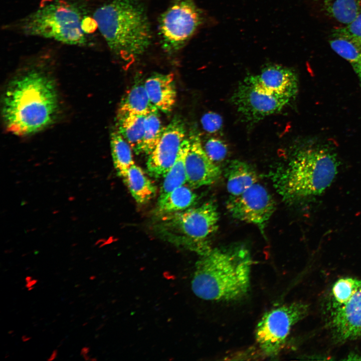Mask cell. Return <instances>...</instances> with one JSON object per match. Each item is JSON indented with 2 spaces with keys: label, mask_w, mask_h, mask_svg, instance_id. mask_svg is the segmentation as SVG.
<instances>
[{
  "label": "cell",
  "mask_w": 361,
  "mask_h": 361,
  "mask_svg": "<svg viewBox=\"0 0 361 361\" xmlns=\"http://www.w3.org/2000/svg\"><path fill=\"white\" fill-rule=\"evenodd\" d=\"M329 44L336 54L350 65L361 88V47L347 39L339 37H332Z\"/></svg>",
  "instance_id": "cb8c5ba5"
},
{
  "label": "cell",
  "mask_w": 361,
  "mask_h": 361,
  "mask_svg": "<svg viewBox=\"0 0 361 361\" xmlns=\"http://www.w3.org/2000/svg\"><path fill=\"white\" fill-rule=\"evenodd\" d=\"M38 281V280L37 279H33L30 281L26 283L25 287L28 289L30 287L34 286L37 283Z\"/></svg>",
  "instance_id": "4dcf8cb0"
},
{
  "label": "cell",
  "mask_w": 361,
  "mask_h": 361,
  "mask_svg": "<svg viewBox=\"0 0 361 361\" xmlns=\"http://www.w3.org/2000/svg\"><path fill=\"white\" fill-rule=\"evenodd\" d=\"M123 179L138 204L147 203L155 195V186L142 169L135 163L129 167Z\"/></svg>",
  "instance_id": "d6986e66"
},
{
  "label": "cell",
  "mask_w": 361,
  "mask_h": 361,
  "mask_svg": "<svg viewBox=\"0 0 361 361\" xmlns=\"http://www.w3.org/2000/svg\"><path fill=\"white\" fill-rule=\"evenodd\" d=\"M158 111L145 116L141 152L149 155L159 141L165 129Z\"/></svg>",
  "instance_id": "484cf974"
},
{
  "label": "cell",
  "mask_w": 361,
  "mask_h": 361,
  "mask_svg": "<svg viewBox=\"0 0 361 361\" xmlns=\"http://www.w3.org/2000/svg\"><path fill=\"white\" fill-rule=\"evenodd\" d=\"M326 11L342 25L351 22L361 13V0H322Z\"/></svg>",
  "instance_id": "603a6c76"
},
{
  "label": "cell",
  "mask_w": 361,
  "mask_h": 361,
  "mask_svg": "<svg viewBox=\"0 0 361 361\" xmlns=\"http://www.w3.org/2000/svg\"><path fill=\"white\" fill-rule=\"evenodd\" d=\"M202 22L194 0H174L161 15L159 33L163 49L176 52L184 47Z\"/></svg>",
  "instance_id": "ba28073f"
},
{
  "label": "cell",
  "mask_w": 361,
  "mask_h": 361,
  "mask_svg": "<svg viewBox=\"0 0 361 361\" xmlns=\"http://www.w3.org/2000/svg\"><path fill=\"white\" fill-rule=\"evenodd\" d=\"M145 116L128 114L117 115V130L134 151L141 153Z\"/></svg>",
  "instance_id": "ffe728a7"
},
{
  "label": "cell",
  "mask_w": 361,
  "mask_h": 361,
  "mask_svg": "<svg viewBox=\"0 0 361 361\" xmlns=\"http://www.w3.org/2000/svg\"><path fill=\"white\" fill-rule=\"evenodd\" d=\"M95 278V276H92V275L89 277V279L91 280H94Z\"/></svg>",
  "instance_id": "d590c367"
},
{
  "label": "cell",
  "mask_w": 361,
  "mask_h": 361,
  "mask_svg": "<svg viewBox=\"0 0 361 361\" xmlns=\"http://www.w3.org/2000/svg\"><path fill=\"white\" fill-rule=\"evenodd\" d=\"M201 121L204 129L209 133L218 131L221 129L223 122L221 116L213 112L205 113Z\"/></svg>",
  "instance_id": "f1b7e54d"
},
{
  "label": "cell",
  "mask_w": 361,
  "mask_h": 361,
  "mask_svg": "<svg viewBox=\"0 0 361 361\" xmlns=\"http://www.w3.org/2000/svg\"><path fill=\"white\" fill-rule=\"evenodd\" d=\"M8 333L9 334H12L14 333V330H11L9 331Z\"/></svg>",
  "instance_id": "8d00e7d4"
},
{
  "label": "cell",
  "mask_w": 361,
  "mask_h": 361,
  "mask_svg": "<svg viewBox=\"0 0 361 361\" xmlns=\"http://www.w3.org/2000/svg\"><path fill=\"white\" fill-rule=\"evenodd\" d=\"M151 103L164 113L170 112L176 97L173 74H155L148 78L144 83Z\"/></svg>",
  "instance_id": "9a60e30c"
},
{
  "label": "cell",
  "mask_w": 361,
  "mask_h": 361,
  "mask_svg": "<svg viewBox=\"0 0 361 361\" xmlns=\"http://www.w3.org/2000/svg\"><path fill=\"white\" fill-rule=\"evenodd\" d=\"M189 147V140L188 138H186L180 147L175 161L164 176L159 197L187 183L186 158Z\"/></svg>",
  "instance_id": "44dd1931"
},
{
  "label": "cell",
  "mask_w": 361,
  "mask_h": 361,
  "mask_svg": "<svg viewBox=\"0 0 361 361\" xmlns=\"http://www.w3.org/2000/svg\"><path fill=\"white\" fill-rule=\"evenodd\" d=\"M58 355V350L57 349H55L53 350L52 352L51 355L49 357V358H47L48 361H52L54 360L56 358Z\"/></svg>",
  "instance_id": "f546056e"
},
{
  "label": "cell",
  "mask_w": 361,
  "mask_h": 361,
  "mask_svg": "<svg viewBox=\"0 0 361 361\" xmlns=\"http://www.w3.org/2000/svg\"><path fill=\"white\" fill-rule=\"evenodd\" d=\"M87 324H88V322H85V323H83L82 326H86Z\"/></svg>",
  "instance_id": "f35d334b"
},
{
  "label": "cell",
  "mask_w": 361,
  "mask_h": 361,
  "mask_svg": "<svg viewBox=\"0 0 361 361\" xmlns=\"http://www.w3.org/2000/svg\"><path fill=\"white\" fill-rule=\"evenodd\" d=\"M158 217L154 229L165 240L200 256L213 248L210 239L218 229L219 220L213 201Z\"/></svg>",
  "instance_id": "8992f818"
},
{
  "label": "cell",
  "mask_w": 361,
  "mask_h": 361,
  "mask_svg": "<svg viewBox=\"0 0 361 361\" xmlns=\"http://www.w3.org/2000/svg\"><path fill=\"white\" fill-rule=\"evenodd\" d=\"M204 149L213 161H221L224 160L228 153V148L225 143L216 138H210L205 142Z\"/></svg>",
  "instance_id": "83f0119b"
},
{
  "label": "cell",
  "mask_w": 361,
  "mask_h": 361,
  "mask_svg": "<svg viewBox=\"0 0 361 361\" xmlns=\"http://www.w3.org/2000/svg\"><path fill=\"white\" fill-rule=\"evenodd\" d=\"M93 17L109 49L124 60L138 57L150 45V24L139 0H111L98 8Z\"/></svg>",
  "instance_id": "3957f363"
},
{
  "label": "cell",
  "mask_w": 361,
  "mask_h": 361,
  "mask_svg": "<svg viewBox=\"0 0 361 361\" xmlns=\"http://www.w3.org/2000/svg\"><path fill=\"white\" fill-rule=\"evenodd\" d=\"M97 360V358L91 357V358H90V361H94V360Z\"/></svg>",
  "instance_id": "74e56055"
},
{
  "label": "cell",
  "mask_w": 361,
  "mask_h": 361,
  "mask_svg": "<svg viewBox=\"0 0 361 361\" xmlns=\"http://www.w3.org/2000/svg\"><path fill=\"white\" fill-rule=\"evenodd\" d=\"M332 37L347 39L361 47V13L350 23L333 29Z\"/></svg>",
  "instance_id": "4316f807"
},
{
  "label": "cell",
  "mask_w": 361,
  "mask_h": 361,
  "mask_svg": "<svg viewBox=\"0 0 361 361\" xmlns=\"http://www.w3.org/2000/svg\"><path fill=\"white\" fill-rule=\"evenodd\" d=\"M34 288V286L28 288V290L29 291H30L32 290Z\"/></svg>",
  "instance_id": "e575fe53"
},
{
  "label": "cell",
  "mask_w": 361,
  "mask_h": 361,
  "mask_svg": "<svg viewBox=\"0 0 361 361\" xmlns=\"http://www.w3.org/2000/svg\"><path fill=\"white\" fill-rule=\"evenodd\" d=\"M328 327L336 343L361 338V285L350 298L330 311Z\"/></svg>",
  "instance_id": "4fadbf2b"
},
{
  "label": "cell",
  "mask_w": 361,
  "mask_h": 361,
  "mask_svg": "<svg viewBox=\"0 0 361 361\" xmlns=\"http://www.w3.org/2000/svg\"><path fill=\"white\" fill-rule=\"evenodd\" d=\"M33 279V277H32V276H27L25 278V280L26 282L27 283V282L30 281H31V280H32Z\"/></svg>",
  "instance_id": "836d02e7"
},
{
  "label": "cell",
  "mask_w": 361,
  "mask_h": 361,
  "mask_svg": "<svg viewBox=\"0 0 361 361\" xmlns=\"http://www.w3.org/2000/svg\"><path fill=\"white\" fill-rule=\"evenodd\" d=\"M361 285V279L343 277L334 282L331 288L327 310L329 312L345 303Z\"/></svg>",
  "instance_id": "d4e9b609"
},
{
  "label": "cell",
  "mask_w": 361,
  "mask_h": 361,
  "mask_svg": "<svg viewBox=\"0 0 361 361\" xmlns=\"http://www.w3.org/2000/svg\"><path fill=\"white\" fill-rule=\"evenodd\" d=\"M337 169L333 152L324 146L315 145L300 150L271 176L282 199L293 203L321 194L332 183Z\"/></svg>",
  "instance_id": "277c9868"
},
{
  "label": "cell",
  "mask_w": 361,
  "mask_h": 361,
  "mask_svg": "<svg viewBox=\"0 0 361 361\" xmlns=\"http://www.w3.org/2000/svg\"><path fill=\"white\" fill-rule=\"evenodd\" d=\"M49 57L44 52L31 60L8 85L2 113L9 132L19 135L33 134L56 119L59 96L55 81L47 70Z\"/></svg>",
  "instance_id": "6da1fadb"
},
{
  "label": "cell",
  "mask_w": 361,
  "mask_h": 361,
  "mask_svg": "<svg viewBox=\"0 0 361 361\" xmlns=\"http://www.w3.org/2000/svg\"><path fill=\"white\" fill-rule=\"evenodd\" d=\"M257 89L273 94L294 98L298 90V80L292 69L278 65L264 67L256 75L246 77Z\"/></svg>",
  "instance_id": "5bb4252c"
},
{
  "label": "cell",
  "mask_w": 361,
  "mask_h": 361,
  "mask_svg": "<svg viewBox=\"0 0 361 361\" xmlns=\"http://www.w3.org/2000/svg\"><path fill=\"white\" fill-rule=\"evenodd\" d=\"M188 139L189 147L186 158L187 183L193 188L215 183L221 176L220 167L206 153L198 132L191 131Z\"/></svg>",
  "instance_id": "7c38bea8"
},
{
  "label": "cell",
  "mask_w": 361,
  "mask_h": 361,
  "mask_svg": "<svg viewBox=\"0 0 361 361\" xmlns=\"http://www.w3.org/2000/svg\"><path fill=\"white\" fill-rule=\"evenodd\" d=\"M158 110L150 102L144 84H137L121 100L117 115L132 114L146 116Z\"/></svg>",
  "instance_id": "ac0fdd59"
},
{
  "label": "cell",
  "mask_w": 361,
  "mask_h": 361,
  "mask_svg": "<svg viewBox=\"0 0 361 361\" xmlns=\"http://www.w3.org/2000/svg\"><path fill=\"white\" fill-rule=\"evenodd\" d=\"M291 100L288 97L260 90L246 78L231 97L237 111L247 120L255 122L280 111Z\"/></svg>",
  "instance_id": "30bf717a"
},
{
  "label": "cell",
  "mask_w": 361,
  "mask_h": 361,
  "mask_svg": "<svg viewBox=\"0 0 361 361\" xmlns=\"http://www.w3.org/2000/svg\"><path fill=\"white\" fill-rule=\"evenodd\" d=\"M186 136L184 122L174 117L165 126L159 141L148 155L146 165L151 176L160 178L165 175L175 161Z\"/></svg>",
  "instance_id": "8fae6325"
},
{
  "label": "cell",
  "mask_w": 361,
  "mask_h": 361,
  "mask_svg": "<svg viewBox=\"0 0 361 361\" xmlns=\"http://www.w3.org/2000/svg\"><path fill=\"white\" fill-rule=\"evenodd\" d=\"M76 5L55 0L7 24L4 28L26 36L51 39L78 46L89 45L84 19Z\"/></svg>",
  "instance_id": "5b68a950"
},
{
  "label": "cell",
  "mask_w": 361,
  "mask_h": 361,
  "mask_svg": "<svg viewBox=\"0 0 361 361\" xmlns=\"http://www.w3.org/2000/svg\"><path fill=\"white\" fill-rule=\"evenodd\" d=\"M90 351V348L88 346L83 347L80 351V355L83 356L86 354H88Z\"/></svg>",
  "instance_id": "1f68e13d"
},
{
  "label": "cell",
  "mask_w": 361,
  "mask_h": 361,
  "mask_svg": "<svg viewBox=\"0 0 361 361\" xmlns=\"http://www.w3.org/2000/svg\"><path fill=\"white\" fill-rule=\"evenodd\" d=\"M197 195L189 188L179 186L166 195L159 197L155 214L160 217L190 208L196 202Z\"/></svg>",
  "instance_id": "e0dca14e"
},
{
  "label": "cell",
  "mask_w": 361,
  "mask_h": 361,
  "mask_svg": "<svg viewBox=\"0 0 361 361\" xmlns=\"http://www.w3.org/2000/svg\"><path fill=\"white\" fill-rule=\"evenodd\" d=\"M309 306L294 302L274 307L263 315L258 323L255 338L265 355H277L281 350L292 327L308 314Z\"/></svg>",
  "instance_id": "52a82bcc"
},
{
  "label": "cell",
  "mask_w": 361,
  "mask_h": 361,
  "mask_svg": "<svg viewBox=\"0 0 361 361\" xmlns=\"http://www.w3.org/2000/svg\"><path fill=\"white\" fill-rule=\"evenodd\" d=\"M226 208L234 218L256 225L264 234L275 203L266 189L256 183L240 195L231 196Z\"/></svg>",
  "instance_id": "9c48e42d"
},
{
  "label": "cell",
  "mask_w": 361,
  "mask_h": 361,
  "mask_svg": "<svg viewBox=\"0 0 361 361\" xmlns=\"http://www.w3.org/2000/svg\"><path fill=\"white\" fill-rule=\"evenodd\" d=\"M21 339H22V340L23 342H25L28 341H29L30 339H32V337H31V336H28V335H25V334H24V335H23L22 336Z\"/></svg>",
  "instance_id": "d6a6232c"
},
{
  "label": "cell",
  "mask_w": 361,
  "mask_h": 361,
  "mask_svg": "<svg viewBox=\"0 0 361 361\" xmlns=\"http://www.w3.org/2000/svg\"><path fill=\"white\" fill-rule=\"evenodd\" d=\"M226 176L227 189L232 196L242 194L258 180L255 170L248 163L238 160H233L229 164Z\"/></svg>",
  "instance_id": "2e32d148"
},
{
  "label": "cell",
  "mask_w": 361,
  "mask_h": 361,
  "mask_svg": "<svg viewBox=\"0 0 361 361\" xmlns=\"http://www.w3.org/2000/svg\"><path fill=\"white\" fill-rule=\"evenodd\" d=\"M252 264L250 253L244 246L212 248L196 263L192 290L205 300L239 299L250 289Z\"/></svg>",
  "instance_id": "7a4b0ae2"
},
{
  "label": "cell",
  "mask_w": 361,
  "mask_h": 361,
  "mask_svg": "<svg viewBox=\"0 0 361 361\" xmlns=\"http://www.w3.org/2000/svg\"><path fill=\"white\" fill-rule=\"evenodd\" d=\"M111 153L117 174L123 178L134 164L132 148L118 131L112 132L110 140Z\"/></svg>",
  "instance_id": "7402d4cb"
}]
</instances>
